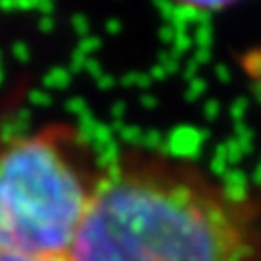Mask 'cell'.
<instances>
[{
	"label": "cell",
	"mask_w": 261,
	"mask_h": 261,
	"mask_svg": "<svg viewBox=\"0 0 261 261\" xmlns=\"http://www.w3.org/2000/svg\"><path fill=\"white\" fill-rule=\"evenodd\" d=\"M70 261H261V195L185 156L125 148L101 185Z\"/></svg>",
	"instance_id": "obj_1"
},
{
	"label": "cell",
	"mask_w": 261,
	"mask_h": 261,
	"mask_svg": "<svg viewBox=\"0 0 261 261\" xmlns=\"http://www.w3.org/2000/svg\"><path fill=\"white\" fill-rule=\"evenodd\" d=\"M105 173L79 127L56 121L0 148V249L68 257Z\"/></svg>",
	"instance_id": "obj_2"
},
{
	"label": "cell",
	"mask_w": 261,
	"mask_h": 261,
	"mask_svg": "<svg viewBox=\"0 0 261 261\" xmlns=\"http://www.w3.org/2000/svg\"><path fill=\"white\" fill-rule=\"evenodd\" d=\"M169 3L189 13H222L239 5L241 0H169Z\"/></svg>",
	"instance_id": "obj_3"
},
{
	"label": "cell",
	"mask_w": 261,
	"mask_h": 261,
	"mask_svg": "<svg viewBox=\"0 0 261 261\" xmlns=\"http://www.w3.org/2000/svg\"><path fill=\"white\" fill-rule=\"evenodd\" d=\"M0 261H70V257H54V255H31L19 251L0 249Z\"/></svg>",
	"instance_id": "obj_4"
}]
</instances>
